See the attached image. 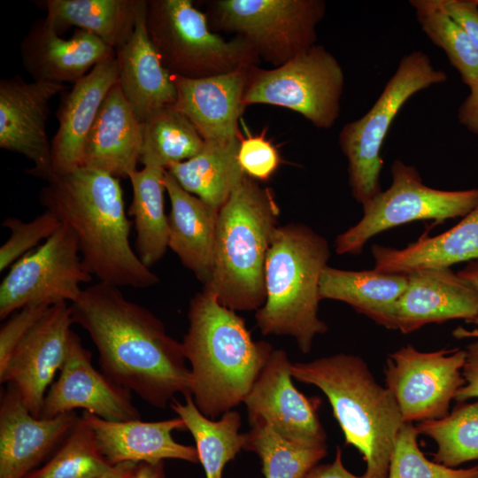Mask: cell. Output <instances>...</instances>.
Instances as JSON below:
<instances>
[{"label":"cell","instance_id":"obj_1","mask_svg":"<svg viewBox=\"0 0 478 478\" xmlns=\"http://www.w3.org/2000/svg\"><path fill=\"white\" fill-rule=\"evenodd\" d=\"M73 323L90 336L101 371L113 382L164 409L174 396L191 395V373L181 343L120 287L96 282L70 304Z\"/></svg>","mask_w":478,"mask_h":478},{"label":"cell","instance_id":"obj_2","mask_svg":"<svg viewBox=\"0 0 478 478\" xmlns=\"http://www.w3.org/2000/svg\"><path fill=\"white\" fill-rule=\"evenodd\" d=\"M39 202L71 227L84 267L98 281L135 289L158 283V277L131 248V221L118 178L81 166L47 181Z\"/></svg>","mask_w":478,"mask_h":478},{"label":"cell","instance_id":"obj_3","mask_svg":"<svg viewBox=\"0 0 478 478\" xmlns=\"http://www.w3.org/2000/svg\"><path fill=\"white\" fill-rule=\"evenodd\" d=\"M181 342L196 406L212 420L243 403L273 346L254 341L243 319L203 289L190 300Z\"/></svg>","mask_w":478,"mask_h":478},{"label":"cell","instance_id":"obj_4","mask_svg":"<svg viewBox=\"0 0 478 478\" xmlns=\"http://www.w3.org/2000/svg\"><path fill=\"white\" fill-rule=\"evenodd\" d=\"M292 377L327 397L344 436L366 462L364 478H387L397 436L405 424L392 393L359 356L338 353L292 363Z\"/></svg>","mask_w":478,"mask_h":478},{"label":"cell","instance_id":"obj_5","mask_svg":"<svg viewBox=\"0 0 478 478\" xmlns=\"http://www.w3.org/2000/svg\"><path fill=\"white\" fill-rule=\"evenodd\" d=\"M274 191L248 177L219 211L211 278L204 289L228 309L257 311L265 303V263L278 226Z\"/></svg>","mask_w":478,"mask_h":478},{"label":"cell","instance_id":"obj_6","mask_svg":"<svg viewBox=\"0 0 478 478\" xmlns=\"http://www.w3.org/2000/svg\"><path fill=\"white\" fill-rule=\"evenodd\" d=\"M327 240L304 224L277 226L265 263L264 305L256 311L263 335H289L309 353L317 335L328 331L319 318V282L328 266Z\"/></svg>","mask_w":478,"mask_h":478},{"label":"cell","instance_id":"obj_7","mask_svg":"<svg viewBox=\"0 0 478 478\" xmlns=\"http://www.w3.org/2000/svg\"><path fill=\"white\" fill-rule=\"evenodd\" d=\"M447 80L446 73L436 68L425 52H409L368 112L342 127L338 142L348 161L349 185L362 207L382 191V148L398 112L418 92Z\"/></svg>","mask_w":478,"mask_h":478},{"label":"cell","instance_id":"obj_8","mask_svg":"<svg viewBox=\"0 0 478 478\" xmlns=\"http://www.w3.org/2000/svg\"><path fill=\"white\" fill-rule=\"evenodd\" d=\"M146 27L171 75L199 79L257 65L259 58L243 39L213 32L205 13L190 0H149Z\"/></svg>","mask_w":478,"mask_h":478},{"label":"cell","instance_id":"obj_9","mask_svg":"<svg viewBox=\"0 0 478 478\" xmlns=\"http://www.w3.org/2000/svg\"><path fill=\"white\" fill-rule=\"evenodd\" d=\"M206 5L213 32L235 34L274 67L316 44V27L326 13L322 0H214Z\"/></svg>","mask_w":478,"mask_h":478},{"label":"cell","instance_id":"obj_10","mask_svg":"<svg viewBox=\"0 0 478 478\" xmlns=\"http://www.w3.org/2000/svg\"><path fill=\"white\" fill-rule=\"evenodd\" d=\"M344 73L336 58L315 44L273 69L249 68L243 102L296 112L314 127L328 129L340 115Z\"/></svg>","mask_w":478,"mask_h":478},{"label":"cell","instance_id":"obj_11","mask_svg":"<svg viewBox=\"0 0 478 478\" xmlns=\"http://www.w3.org/2000/svg\"><path fill=\"white\" fill-rule=\"evenodd\" d=\"M391 185L363 206V217L337 235V254H359L374 235L415 220L440 225L463 218L478 204V188L443 190L427 186L417 168L399 159L391 165Z\"/></svg>","mask_w":478,"mask_h":478},{"label":"cell","instance_id":"obj_12","mask_svg":"<svg viewBox=\"0 0 478 478\" xmlns=\"http://www.w3.org/2000/svg\"><path fill=\"white\" fill-rule=\"evenodd\" d=\"M92 278L74 233L62 223L42 245L11 266L0 284V319L30 304L73 303L82 292L81 285Z\"/></svg>","mask_w":478,"mask_h":478},{"label":"cell","instance_id":"obj_13","mask_svg":"<svg viewBox=\"0 0 478 478\" xmlns=\"http://www.w3.org/2000/svg\"><path fill=\"white\" fill-rule=\"evenodd\" d=\"M465 350L421 351L411 344L388 355L386 388L392 393L405 423L441 419L465 384Z\"/></svg>","mask_w":478,"mask_h":478},{"label":"cell","instance_id":"obj_14","mask_svg":"<svg viewBox=\"0 0 478 478\" xmlns=\"http://www.w3.org/2000/svg\"><path fill=\"white\" fill-rule=\"evenodd\" d=\"M73 323L70 305H50L0 373V382L11 385L35 417L39 418L46 393L66 361Z\"/></svg>","mask_w":478,"mask_h":478},{"label":"cell","instance_id":"obj_15","mask_svg":"<svg viewBox=\"0 0 478 478\" xmlns=\"http://www.w3.org/2000/svg\"><path fill=\"white\" fill-rule=\"evenodd\" d=\"M65 89L64 84L27 82L19 74L0 81V147L26 157L33 163L26 172L46 181L55 176L46 129L50 102Z\"/></svg>","mask_w":478,"mask_h":478},{"label":"cell","instance_id":"obj_16","mask_svg":"<svg viewBox=\"0 0 478 478\" xmlns=\"http://www.w3.org/2000/svg\"><path fill=\"white\" fill-rule=\"evenodd\" d=\"M78 408L110 421L141 418L132 392L93 366L91 352L72 331L66 361L46 393L39 418H53Z\"/></svg>","mask_w":478,"mask_h":478},{"label":"cell","instance_id":"obj_17","mask_svg":"<svg viewBox=\"0 0 478 478\" xmlns=\"http://www.w3.org/2000/svg\"><path fill=\"white\" fill-rule=\"evenodd\" d=\"M292 362L283 350H274L243 403L250 425L264 423L281 436L299 442H326L318 416L319 398L295 387Z\"/></svg>","mask_w":478,"mask_h":478},{"label":"cell","instance_id":"obj_18","mask_svg":"<svg viewBox=\"0 0 478 478\" xmlns=\"http://www.w3.org/2000/svg\"><path fill=\"white\" fill-rule=\"evenodd\" d=\"M79 416H34L17 391L7 385L0 400V478H24L67 436Z\"/></svg>","mask_w":478,"mask_h":478},{"label":"cell","instance_id":"obj_19","mask_svg":"<svg viewBox=\"0 0 478 478\" xmlns=\"http://www.w3.org/2000/svg\"><path fill=\"white\" fill-rule=\"evenodd\" d=\"M250 66L199 79L172 75L177 91L173 106L204 142L229 143L241 137L238 124L246 107L243 96Z\"/></svg>","mask_w":478,"mask_h":478},{"label":"cell","instance_id":"obj_20","mask_svg":"<svg viewBox=\"0 0 478 478\" xmlns=\"http://www.w3.org/2000/svg\"><path fill=\"white\" fill-rule=\"evenodd\" d=\"M395 308V329L412 333L430 323L478 315V291L451 268L423 269L407 274Z\"/></svg>","mask_w":478,"mask_h":478},{"label":"cell","instance_id":"obj_21","mask_svg":"<svg viewBox=\"0 0 478 478\" xmlns=\"http://www.w3.org/2000/svg\"><path fill=\"white\" fill-rule=\"evenodd\" d=\"M81 417L92 430L100 453L112 466L167 459L199 462L196 446L177 443L172 436L174 430H187L178 416L159 421H110L83 411Z\"/></svg>","mask_w":478,"mask_h":478},{"label":"cell","instance_id":"obj_22","mask_svg":"<svg viewBox=\"0 0 478 478\" xmlns=\"http://www.w3.org/2000/svg\"><path fill=\"white\" fill-rule=\"evenodd\" d=\"M116 51L95 35L77 29L62 38L45 18L37 19L20 43L21 61L34 81L58 84L84 77Z\"/></svg>","mask_w":478,"mask_h":478},{"label":"cell","instance_id":"obj_23","mask_svg":"<svg viewBox=\"0 0 478 478\" xmlns=\"http://www.w3.org/2000/svg\"><path fill=\"white\" fill-rule=\"evenodd\" d=\"M119 81L116 55L96 65L63 96L57 112L58 130L51 139L54 175L69 173L82 164L85 143L102 104Z\"/></svg>","mask_w":478,"mask_h":478},{"label":"cell","instance_id":"obj_24","mask_svg":"<svg viewBox=\"0 0 478 478\" xmlns=\"http://www.w3.org/2000/svg\"><path fill=\"white\" fill-rule=\"evenodd\" d=\"M143 145L142 122L119 82L108 92L87 137L81 166L128 178L137 170Z\"/></svg>","mask_w":478,"mask_h":478},{"label":"cell","instance_id":"obj_25","mask_svg":"<svg viewBox=\"0 0 478 478\" xmlns=\"http://www.w3.org/2000/svg\"><path fill=\"white\" fill-rule=\"evenodd\" d=\"M147 1L140 0L132 36L116 51L119 84L140 121L158 109L173 105L177 91L150 40L146 27Z\"/></svg>","mask_w":478,"mask_h":478},{"label":"cell","instance_id":"obj_26","mask_svg":"<svg viewBox=\"0 0 478 478\" xmlns=\"http://www.w3.org/2000/svg\"><path fill=\"white\" fill-rule=\"evenodd\" d=\"M165 184L171 204L168 248L205 285L213 267L219 210L186 191L167 171Z\"/></svg>","mask_w":478,"mask_h":478},{"label":"cell","instance_id":"obj_27","mask_svg":"<svg viewBox=\"0 0 478 478\" xmlns=\"http://www.w3.org/2000/svg\"><path fill=\"white\" fill-rule=\"evenodd\" d=\"M371 252L374 269L389 274L451 268L458 263L478 260V204L442 234L424 235L403 249L374 244Z\"/></svg>","mask_w":478,"mask_h":478},{"label":"cell","instance_id":"obj_28","mask_svg":"<svg viewBox=\"0 0 478 478\" xmlns=\"http://www.w3.org/2000/svg\"><path fill=\"white\" fill-rule=\"evenodd\" d=\"M407 274L373 270L350 271L326 266L319 282L321 299L344 302L375 323L395 329L396 304L406 288Z\"/></svg>","mask_w":478,"mask_h":478},{"label":"cell","instance_id":"obj_29","mask_svg":"<svg viewBox=\"0 0 478 478\" xmlns=\"http://www.w3.org/2000/svg\"><path fill=\"white\" fill-rule=\"evenodd\" d=\"M45 19L58 34L75 27L100 38L115 50L132 36L140 0H46L39 2Z\"/></svg>","mask_w":478,"mask_h":478},{"label":"cell","instance_id":"obj_30","mask_svg":"<svg viewBox=\"0 0 478 478\" xmlns=\"http://www.w3.org/2000/svg\"><path fill=\"white\" fill-rule=\"evenodd\" d=\"M240 138L229 143L204 142L199 153L166 171L186 191L220 211L246 176L238 162Z\"/></svg>","mask_w":478,"mask_h":478},{"label":"cell","instance_id":"obj_31","mask_svg":"<svg viewBox=\"0 0 478 478\" xmlns=\"http://www.w3.org/2000/svg\"><path fill=\"white\" fill-rule=\"evenodd\" d=\"M165 176L166 170L151 166H143L128 176L133 191L128 214L135 228V253L148 268L157 264L168 248Z\"/></svg>","mask_w":478,"mask_h":478},{"label":"cell","instance_id":"obj_32","mask_svg":"<svg viewBox=\"0 0 478 478\" xmlns=\"http://www.w3.org/2000/svg\"><path fill=\"white\" fill-rule=\"evenodd\" d=\"M184 403L173 398L170 407L192 435L206 478H222L225 466L243 450L244 433H240L241 415L230 410L219 420L204 416L196 406L191 395Z\"/></svg>","mask_w":478,"mask_h":478},{"label":"cell","instance_id":"obj_33","mask_svg":"<svg viewBox=\"0 0 478 478\" xmlns=\"http://www.w3.org/2000/svg\"><path fill=\"white\" fill-rule=\"evenodd\" d=\"M143 145L140 163L166 170L186 161L203 149L204 140L190 120L173 105L150 113L142 121Z\"/></svg>","mask_w":478,"mask_h":478},{"label":"cell","instance_id":"obj_34","mask_svg":"<svg viewBox=\"0 0 478 478\" xmlns=\"http://www.w3.org/2000/svg\"><path fill=\"white\" fill-rule=\"evenodd\" d=\"M244 435L243 450L258 457L265 478H305L327 455L326 442L287 439L261 422Z\"/></svg>","mask_w":478,"mask_h":478},{"label":"cell","instance_id":"obj_35","mask_svg":"<svg viewBox=\"0 0 478 478\" xmlns=\"http://www.w3.org/2000/svg\"><path fill=\"white\" fill-rule=\"evenodd\" d=\"M416 428L436 442L434 461L457 467L478 460V398L460 403L443 418L421 421Z\"/></svg>","mask_w":478,"mask_h":478},{"label":"cell","instance_id":"obj_36","mask_svg":"<svg viewBox=\"0 0 478 478\" xmlns=\"http://www.w3.org/2000/svg\"><path fill=\"white\" fill-rule=\"evenodd\" d=\"M416 19L428 38L442 49L462 81L471 88L478 78V50L438 0H411Z\"/></svg>","mask_w":478,"mask_h":478},{"label":"cell","instance_id":"obj_37","mask_svg":"<svg viewBox=\"0 0 478 478\" xmlns=\"http://www.w3.org/2000/svg\"><path fill=\"white\" fill-rule=\"evenodd\" d=\"M112 467L100 453L92 430L80 416L53 456L24 478H98Z\"/></svg>","mask_w":478,"mask_h":478},{"label":"cell","instance_id":"obj_38","mask_svg":"<svg viewBox=\"0 0 478 478\" xmlns=\"http://www.w3.org/2000/svg\"><path fill=\"white\" fill-rule=\"evenodd\" d=\"M418 435L412 423L403 425L394 444L387 478H478V465L458 468L428 459L420 449Z\"/></svg>","mask_w":478,"mask_h":478},{"label":"cell","instance_id":"obj_39","mask_svg":"<svg viewBox=\"0 0 478 478\" xmlns=\"http://www.w3.org/2000/svg\"><path fill=\"white\" fill-rule=\"evenodd\" d=\"M59 220L45 210L30 221L7 217L2 226L10 231L9 238L0 247V271L14 264L41 241L47 240L61 226Z\"/></svg>","mask_w":478,"mask_h":478},{"label":"cell","instance_id":"obj_40","mask_svg":"<svg viewBox=\"0 0 478 478\" xmlns=\"http://www.w3.org/2000/svg\"><path fill=\"white\" fill-rule=\"evenodd\" d=\"M238 162L243 173L255 181H267L278 169L281 157L264 134L240 138Z\"/></svg>","mask_w":478,"mask_h":478},{"label":"cell","instance_id":"obj_41","mask_svg":"<svg viewBox=\"0 0 478 478\" xmlns=\"http://www.w3.org/2000/svg\"><path fill=\"white\" fill-rule=\"evenodd\" d=\"M50 306L46 303L27 305L3 324L0 329V373L7 366L18 344Z\"/></svg>","mask_w":478,"mask_h":478},{"label":"cell","instance_id":"obj_42","mask_svg":"<svg viewBox=\"0 0 478 478\" xmlns=\"http://www.w3.org/2000/svg\"><path fill=\"white\" fill-rule=\"evenodd\" d=\"M441 8L462 28L478 50V4L475 0H438Z\"/></svg>","mask_w":478,"mask_h":478},{"label":"cell","instance_id":"obj_43","mask_svg":"<svg viewBox=\"0 0 478 478\" xmlns=\"http://www.w3.org/2000/svg\"><path fill=\"white\" fill-rule=\"evenodd\" d=\"M465 352L466 359L462 369L465 384L455 397L459 403L478 398V340L466 345Z\"/></svg>","mask_w":478,"mask_h":478},{"label":"cell","instance_id":"obj_44","mask_svg":"<svg viewBox=\"0 0 478 478\" xmlns=\"http://www.w3.org/2000/svg\"><path fill=\"white\" fill-rule=\"evenodd\" d=\"M469 89V95L458 109L457 117L462 127L478 135V78Z\"/></svg>","mask_w":478,"mask_h":478},{"label":"cell","instance_id":"obj_45","mask_svg":"<svg viewBox=\"0 0 478 478\" xmlns=\"http://www.w3.org/2000/svg\"><path fill=\"white\" fill-rule=\"evenodd\" d=\"M305 478H364V476L356 475L344 466L342 451L337 447L333 462L315 466Z\"/></svg>","mask_w":478,"mask_h":478},{"label":"cell","instance_id":"obj_46","mask_svg":"<svg viewBox=\"0 0 478 478\" xmlns=\"http://www.w3.org/2000/svg\"><path fill=\"white\" fill-rule=\"evenodd\" d=\"M127 478H166L164 461L137 463Z\"/></svg>","mask_w":478,"mask_h":478},{"label":"cell","instance_id":"obj_47","mask_svg":"<svg viewBox=\"0 0 478 478\" xmlns=\"http://www.w3.org/2000/svg\"><path fill=\"white\" fill-rule=\"evenodd\" d=\"M457 274L478 291V260L468 262Z\"/></svg>","mask_w":478,"mask_h":478},{"label":"cell","instance_id":"obj_48","mask_svg":"<svg viewBox=\"0 0 478 478\" xmlns=\"http://www.w3.org/2000/svg\"><path fill=\"white\" fill-rule=\"evenodd\" d=\"M135 463L124 462L114 466L105 474L98 478H127L135 466Z\"/></svg>","mask_w":478,"mask_h":478},{"label":"cell","instance_id":"obj_49","mask_svg":"<svg viewBox=\"0 0 478 478\" xmlns=\"http://www.w3.org/2000/svg\"><path fill=\"white\" fill-rule=\"evenodd\" d=\"M471 323L478 325V315ZM453 335L458 338H464V337L478 338V329L466 330L464 328H458L457 329L454 330Z\"/></svg>","mask_w":478,"mask_h":478},{"label":"cell","instance_id":"obj_50","mask_svg":"<svg viewBox=\"0 0 478 478\" xmlns=\"http://www.w3.org/2000/svg\"><path fill=\"white\" fill-rule=\"evenodd\" d=\"M475 1H476V3L478 4V0H475Z\"/></svg>","mask_w":478,"mask_h":478}]
</instances>
